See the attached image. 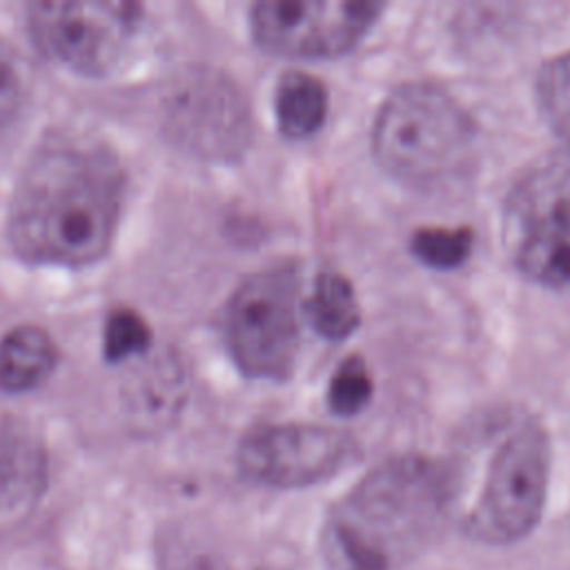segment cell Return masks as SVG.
Returning <instances> with one entry per match:
<instances>
[{"label": "cell", "instance_id": "6da1fadb", "mask_svg": "<svg viewBox=\"0 0 570 570\" xmlns=\"http://www.w3.org/2000/svg\"><path fill=\"white\" fill-rule=\"evenodd\" d=\"M122 196V167L105 145L53 138L31 156L18 180L9 207V240L29 263H96L111 247Z\"/></svg>", "mask_w": 570, "mask_h": 570}, {"label": "cell", "instance_id": "7a4b0ae2", "mask_svg": "<svg viewBox=\"0 0 570 570\" xmlns=\"http://www.w3.org/2000/svg\"><path fill=\"white\" fill-rule=\"evenodd\" d=\"M454 497L452 472L423 454L372 468L330 512L321 548L330 570H394L432 539Z\"/></svg>", "mask_w": 570, "mask_h": 570}, {"label": "cell", "instance_id": "3957f363", "mask_svg": "<svg viewBox=\"0 0 570 570\" xmlns=\"http://www.w3.org/2000/svg\"><path fill=\"white\" fill-rule=\"evenodd\" d=\"M476 138L474 118L445 87L414 80L379 107L372 154L392 178L434 191L472 171Z\"/></svg>", "mask_w": 570, "mask_h": 570}, {"label": "cell", "instance_id": "277c9868", "mask_svg": "<svg viewBox=\"0 0 570 570\" xmlns=\"http://www.w3.org/2000/svg\"><path fill=\"white\" fill-rule=\"evenodd\" d=\"M501 236L525 278L570 294V140L514 178L503 200Z\"/></svg>", "mask_w": 570, "mask_h": 570}, {"label": "cell", "instance_id": "5b68a950", "mask_svg": "<svg viewBox=\"0 0 570 570\" xmlns=\"http://www.w3.org/2000/svg\"><path fill=\"white\" fill-rule=\"evenodd\" d=\"M550 459V439L541 423L528 416L510 423L463 519L468 539L483 546H514L528 539L546 510Z\"/></svg>", "mask_w": 570, "mask_h": 570}, {"label": "cell", "instance_id": "8992f818", "mask_svg": "<svg viewBox=\"0 0 570 570\" xmlns=\"http://www.w3.org/2000/svg\"><path fill=\"white\" fill-rule=\"evenodd\" d=\"M298 287V267L283 263L249 274L229 296L223 332L243 374L267 381L292 374L301 345Z\"/></svg>", "mask_w": 570, "mask_h": 570}, {"label": "cell", "instance_id": "52a82bcc", "mask_svg": "<svg viewBox=\"0 0 570 570\" xmlns=\"http://www.w3.org/2000/svg\"><path fill=\"white\" fill-rule=\"evenodd\" d=\"M358 454L352 434L318 423H265L238 443L236 463L252 483L298 490L323 483Z\"/></svg>", "mask_w": 570, "mask_h": 570}, {"label": "cell", "instance_id": "ba28073f", "mask_svg": "<svg viewBox=\"0 0 570 570\" xmlns=\"http://www.w3.org/2000/svg\"><path fill=\"white\" fill-rule=\"evenodd\" d=\"M381 11L372 0H263L249 11V27L265 51L330 58L356 47Z\"/></svg>", "mask_w": 570, "mask_h": 570}, {"label": "cell", "instance_id": "9c48e42d", "mask_svg": "<svg viewBox=\"0 0 570 570\" xmlns=\"http://www.w3.org/2000/svg\"><path fill=\"white\" fill-rule=\"evenodd\" d=\"M138 20L134 2H33L27 13L40 51L82 73L107 71Z\"/></svg>", "mask_w": 570, "mask_h": 570}, {"label": "cell", "instance_id": "30bf717a", "mask_svg": "<svg viewBox=\"0 0 570 570\" xmlns=\"http://www.w3.org/2000/svg\"><path fill=\"white\" fill-rule=\"evenodd\" d=\"M169 125L185 147L207 158H236L252 140L249 107L234 82L214 71H198L176 87Z\"/></svg>", "mask_w": 570, "mask_h": 570}, {"label": "cell", "instance_id": "8fae6325", "mask_svg": "<svg viewBox=\"0 0 570 570\" xmlns=\"http://www.w3.org/2000/svg\"><path fill=\"white\" fill-rule=\"evenodd\" d=\"M45 481V450L22 421L0 414V512L31 501Z\"/></svg>", "mask_w": 570, "mask_h": 570}, {"label": "cell", "instance_id": "7c38bea8", "mask_svg": "<svg viewBox=\"0 0 570 570\" xmlns=\"http://www.w3.org/2000/svg\"><path fill=\"white\" fill-rule=\"evenodd\" d=\"M56 361L58 352L53 338L42 327H13L0 341V390H33L53 372Z\"/></svg>", "mask_w": 570, "mask_h": 570}, {"label": "cell", "instance_id": "4fadbf2b", "mask_svg": "<svg viewBox=\"0 0 570 570\" xmlns=\"http://www.w3.org/2000/svg\"><path fill=\"white\" fill-rule=\"evenodd\" d=\"M327 89L325 85L305 71H287L281 76L274 114L283 136L287 138H307L316 134L327 118Z\"/></svg>", "mask_w": 570, "mask_h": 570}, {"label": "cell", "instance_id": "5bb4252c", "mask_svg": "<svg viewBox=\"0 0 570 570\" xmlns=\"http://www.w3.org/2000/svg\"><path fill=\"white\" fill-rule=\"evenodd\" d=\"M314 332L327 341H343L361 325V305L352 283L338 272L316 276L309 298L303 303Z\"/></svg>", "mask_w": 570, "mask_h": 570}, {"label": "cell", "instance_id": "9a60e30c", "mask_svg": "<svg viewBox=\"0 0 570 570\" xmlns=\"http://www.w3.org/2000/svg\"><path fill=\"white\" fill-rule=\"evenodd\" d=\"M534 91L548 125L570 140V49L541 65Z\"/></svg>", "mask_w": 570, "mask_h": 570}, {"label": "cell", "instance_id": "2e32d148", "mask_svg": "<svg viewBox=\"0 0 570 570\" xmlns=\"http://www.w3.org/2000/svg\"><path fill=\"white\" fill-rule=\"evenodd\" d=\"M472 240L470 227H421L410 238V252L428 267L454 269L468 261Z\"/></svg>", "mask_w": 570, "mask_h": 570}, {"label": "cell", "instance_id": "e0dca14e", "mask_svg": "<svg viewBox=\"0 0 570 570\" xmlns=\"http://www.w3.org/2000/svg\"><path fill=\"white\" fill-rule=\"evenodd\" d=\"M374 394V381L365 361L356 354L347 356L327 383V405L338 416H354L367 407Z\"/></svg>", "mask_w": 570, "mask_h": 570}, {"label": "cell", "instance_id": "ac0fdd59", "mask_svg": "<svg viewBox=\"0 0 570 570\" xmlns=\"http://www.w3.org/2000/svg\"><path fill=\"white\" fill-rule=\"evenodd\" d=\"M151 345V330L147 321L131 307H118L107 316L102 352L116 363L136 354H145Z\"/></svg>", "mask_w": 570, "mask_h": 570}, {"label": "cell", "instance_id": "d6986e66", "mask_svg": "<svg viewBox=\"0 0 570 570\" xmlns=\"http://www.w3.org/2000/svg\"><path fill=\"white\" fill-rule=\"evenodd\" d=\"M24 105V78L18 56L0 42V136L18 120Z\"/></svg>", "mask_w": 570, "mask_h": 570}]
</instances>
